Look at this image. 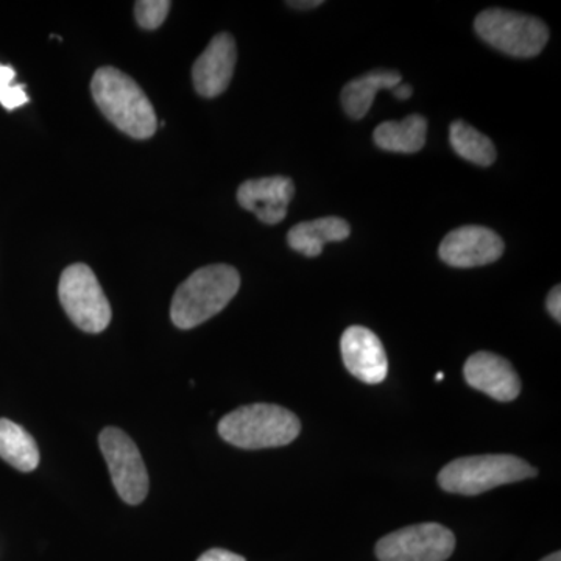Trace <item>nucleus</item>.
<instances>
[{
	"instance_id": "f257e3e1",
	"label": "nucleus",
	"mask_w": 561,
	"mask_h": 561,
	"mask_svg": "<svg viewBox=\"0 0 561 561\" xmlns=\"http://www.w3.org/2000/svg\"><path fill=\"white\" fill-rule=\"evenodd\" d=\"M92 98L111 124L135 139H149L157 133L153 105L138 83L116 68L95 70Z\"/></svg>"
},
{
	"instance_id": "f03ea898",
	"label": "nucleus",
	"mask_w": 561,
	"mask_h": 561,
	"mask_svg": "<svg viewBox=\"0 0 561 561\" xmlns=\"http://www.w3.org/2000/svg\"><path fill=\"white\" fill-rule=\"evenodd\" d=\"M241 287V275L231 265L198 268L176 289L171 319L180 330H192L224 311Z\"/></svg>"
},
{
	"instance_id": "7ed1b4c3",
	"label": "nucleus",
	"mask_w": 561,
	"mask_h": 561,
	"mask_svg": "<svg viewBox=\"0 0 561 561\" xmlns=\"http://www.w3.org/2000/svg\"><path fill=\"white\" fill-rule=\"evenodd\" d=\"M220 437L236 448L267 449L290 445L300 435L298 416L275 404H250L220 420Z\"/></svg>"
},
{
	"instance_id": "20e7f679",
	"label": "nucleus",
	"mask_w": 561,
	"mask_h": 561,
	"mask_svg": "<svg viewBox=\"0 0 561 561\" xmlns=\"http://www.w3.org/2000/svg\"><path fill=\"white\" fill-rule=\"evenodd\" d=\"M537 468L508 454L460 457L438 474V485L448 493L478 496L496 486L535 478Z\"/></svg>"
},
{
	"instance_id": "39448f33",
	"label": "nucleus",
	"mask_w": 561,
	"mask_h": 561,
	"mask_svg": "<svg viewBox=\"0 0 561 561\" xmlns=\"http://www.w3.org/2000/svg\"><path fill=\"white\" fill-rule=\"evenodd\" d=\"M474 28L494 49L516 58L537 57L549 39L545 22L502 9L482 11L476 18Z\"/></svg>"
},
{
	"instance_id": "423d86ee",
	"label": "nucleus",
	"mask_w": 561,
	"mask_h": 561,
	"mask_svg": "<svg viewBox=\"0 0 561 561\" xmlns=\"http://www.w3.org/2000/svg\"><path fill=\"white\" fill-rule=\"evenodd\" d=\"M62 309L81 331L99 334L108 328L111 305L98 276L88 265H69L58 284Z\"/></svg>"
},
{
	"instance_id": "0eeeda50",
	"label": "nucleus",
	"mask_w": 561,
	"mask_h": 561,
	"mask_svg": "<svg viewBox=\"0 0 561 561\" xmlns=\"http://www.w3.org/2000/svg\"><path fill=\"white\" fill-rule=\"evenodd\" d=\"M99 443L122 501L130 505L140 504L149 494L150 479L138 446L117 427L103 430Z\"/></svg>"
},
{
	"instance_id": "6e6552de",
	"label": "nucleus",
	"mask_w": 561,
	"mask_h": 561,
	"mask_svg": "<svg viewBox=\"0 0 561 561\" xmlns=\"http://www.w3.org/2000/svg\"><path fill=\"white\" fill-rule=\"evenodd\" d=\"M456 549V537L437 523L416 524L386 535L376 545L379 561H446Z\"/></svg>"
},
{
	"instance_id": "1a4fd4ad",
	"label": "nucleus",
	"mask_w": 561,
	"mask_h": 561,
	"mask_svg": "<svg viewBox=\"0 0 561 561\" xmlns=\"http://www.w3.org/2000/svg\"><path fill=\"white\" fill-rule=\"evenodd\" d=\"M502 253L504 242L500 236L476 225L449 232L438 249L440 260L456 268L481 267L500 260Z\"/></svg>"
},
{
	"instance_id": "9d476101",
	"label": "nucleus",
	"mask_w": 561,
	"mask_h": 561,
	"mask_svg": "<svg viewBox=\"0 0 561 561\" xmlns=\"http://www.w3.org/2000/svg\"><path fill=\"white\" fill-rule=\"evenodd\" d=\"M346 370L365 383H381L389 373V359L382 342L364 327H351L341 341Z\"/></svg>"
},
{
	"instance_id": "9b49d317",
	"label": "nucleus",
	"mask_w": 561,
	"mask_h": 561,
	"mask_svg": "<svg viewBox=\"0 0 561 561\" xmlns=\"http://www.w3.org/2000/svg\"><path fill=\"white\" fill-rule=\"evenodd\" d=\"M463 375L468 386L496 401L511 402L522 393L518 373L511 362L497 354L486 351L472 354L465 364Z\"/></svg>"
},
{
	"instance_id": "f8f14e48",
	"label": "nucleus",
	"mask_w": 561,
	"mask_h": 561,
	"mask_svg": "<svg viewBox=\"0 0 561 561\" xmlns=\"http://www.w3.org/2000/svg\"><path fill=\"white\" fill-rule=\"evenodd\" d=\"M238 50L230 33H219L210 41L192 69L194 87L202 98H217L230 87Z\"/></svg>"
},
{
	"instance_id": "ddd939ff",
	"label": "nucleus",
	"mask_w": 561,
	"mask_h": 561,
	"mask_svg": "<svg viewBox=\"0 0 561 561\" xmlns=\"http://www.w3.org/2000/svg\"><path fill=\"white\" fill-rule=\"evenodd\" d=\"M294 195V181L287 176H267L241 184L238 202L264 224L276 225L286 219Z\"/></svg>"
},
{
	"instance_id": "4468645a",
	"label": "nucleus",
	"mask_w": 561,
	"mask_h": 561,
	"mask_svg": "<svg viewBox=\"0 0 561 561\" xmlns=\"http://www.w3.org/2000/svg\"><path fill=\"white\" fill-rule=\"evenodd\" d=\"M350 232L348 221L341 217H321L295 225L287 234V242L291 250L308 257H317L327 243L345 241Z\"/></svg>"
},
{
	"instance_id": "2eb2a0df",
	"label": "nucleus",
	"mask_w": 561,
	"mask_h": 561,
	"mask_svg": "<svg viewBox=\"0 0 561 561\" xmlns=\"http://www.w3.org/2000/svg\"><path fill=\"white\" fill-rule=\"evenodd\" d=\"M402 81L397 70L376 69L359 79L351 80L342 91V105L351 119L367 116L376 94L381 90H394Z\"/></svg>"
},
{
	"instance_id": "dca6fc26",
	"label": "nucleus",
	"mask_w": 561,
	"mask_h": 561,
	"mask_svg": "<svg viewBox=\"0 0 561 561\" xmlns=\"http://www.w3.org/2000/svg\"><path fill=\"white\" fill-rule=\"evenodd\" d=\"M427 121L419 114L405 117L401 122H383L376 127V146L387 151L397 153H416L426 144Z\"/></svg>"
},
{
	"instance_id": "f3484780",
	"label": "nucleus",
	"mask_w": 561,
	"mask_h": 561,
	"mask_svg": "<svg viewBox=\"0 0 561 561\" xmlns=\"http://www.w3.org/2000/svg\"><path fill=\"white\" fill-rule=\"evenodd\" d=\"M0 459L22 472H32L39 463L35 438L20 424L7 419H0Z\"/></svg>"
},
{
	"instance_id": "a211bd4d",
	"label": "nucleus",
	"mask_w": 561,
	"mask_h": 561,
	"mask_svg": "<svg viewBox=\"0 0 561 561\" xmlns=\"http://www.w3.org/2000/svg\"><path fill=\"white\" fill-rule=\"evenodd\" d=\"M449 140L456 153L472 164L489 168L496 161V149L491 139L465 122H453Z\"/></svg>"
},
{
	"instance_id": "6ab92c4d",
	"label": "nucleus",
	"mask_w": 561,
	"mask_h": 561,
	"mask_svg": "<svg viewBox=\"0 0 561 561\" xmlns=\"http://www.w3.org/2000/svg\"><path fill=\"white\" fill-rule=\"evenodd\" d=\"M16 70L11 66L0 65V103L7 111L21 108L25 103L31 102L25 84H14Z\"/></svg>"
},
{
	"instance_id": "aec40b11",
	"label": "nucleus",
	"mask_w": 561,
	"mask_h": 561,
	"mask_svg": "<svg viewBox=\"0 0 561 561\" xmlns=\"http://www.w3.org/2000/svg\"><path fill=\"white\" fill-rule=\"evenodd\" d=\"M171 7L169 0H140L135 7L136 21L146 31H154L161 27Z\"/></svg>"
},
{
	"instance_id": "412c9836",
	"label": "nucleus",
	"mask_w": 561,
	"mask_h": 561,
	"mask_svg": "<svg viewBox=\"0 0 561 561\" xmlns=\"http://www.w3.org/2000/svg\"><path fill=\"white\" fill-rule=\"evenodd\" d=\"M197 561H247L242 556L238 553L225 551V549H209L201 556Z\"/></svg>"
},
{
	"instance_id": "4be33fe9",
	"label": "nucleus",
	"mask_w": 561,
	"mask_h": 561,
	"mask_svg": "<svg viewBox=\"0 0 561 561\" xmlns=\"http://www.w3.org/2000/svg\"><path fill=\"white\" fill-rule=\"evenodd\" d=\"M546 308H548L549 313H551L552 319H556L557 323L561 321V287L556 286L551 290V294L548 295V300H546Z\"/></svg>"
},
{
	"instance_id": "5701e85b",
	"label": "nucleus",
	"mask_w": 561,
	"mask_h": 561,
	"mask_svg": "<svg viewBox=\"0 0 561 561\" xmlns=\"http://www.w3.org/2000/svg\"><path fill=\"white\" fill-rule=\"evenodd\" d=\"M412 87L411 84L400 83L393 90L394 98L400 99V101H408V99L412 98Z\"/></svg>"
},
{
	"instance_id": "b1692460",
	"label": "nucleus",
	"mask_w": 561,
	"mask_h": 561,
	"mask_svg": "<svg viewBox=\"0 0 561 561\" xmlns=\"http://www.w3.org/2000/svg\"><path fill=\"white\" fill-rule=\"evenodd\" d=\"M321 0H312V2H309V0H306V2H287V5L294 7V9H317V7L321 5Z\"/></svg>"
},
{
	"instance_id": "393cba45",
	"label": "nucleus",
	"mask_w": 561,
	"mask_h": 561,
	"mask_svg": "<svg viewBox=\"0 0 561 561\" xmlns=\"http://www.w3.org/2000/svg\"><path fill=\"white\" fill-rule=\"evenodd\" d=\"M540 561H561V553L560 552H553L551 556L546 557V559H542Z\"/></svg>"
},
{
	"instance_id": "a878e982",
	"label": "nucleus",
	"mask_w": 561,
	"mask_h": 561,
	"mask_svg": "<svg viewBox=\"0 0 561 561\" xmlns=\"http://www.w3.org/2000/svg\"><path fill=\"white\" fill-rule=\"evenodd\" d=\"M442 379H445V373H438V375L435 376V381L440 382Z\"/></svg>"
}]
</instances>
